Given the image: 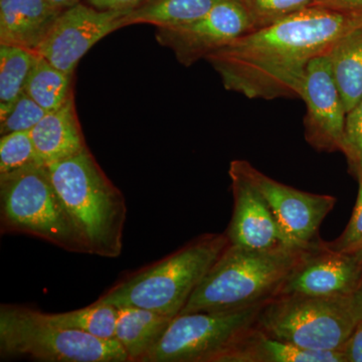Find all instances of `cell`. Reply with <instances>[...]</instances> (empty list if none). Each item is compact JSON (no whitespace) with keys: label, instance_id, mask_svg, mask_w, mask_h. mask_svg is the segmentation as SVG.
I'll return each mask as SVG.
<instances>
[{"label":"cell","instance_id":"5bb4252c","mask_svg":"<svg viewBox=\"0 0 362 362\" xmlns=\"http://www.w3.org/2000/svg\"><path fill=\"white\" fill-rule=\"evenodd\" d=\"M228 175L235 202L226 232L230 244L252 250L296 247L290 244L261 194L233 169H228Z\"/></svg>","mask_w":362,"mask_h":362},{"label":"cell","instance_id":"d6a6232c","mask_svg":"<svg viewBox=\"0 0 362 362\" xmlns=\"http://www.w3.org/2000/svg\"><path fill=\"white\" fill-rule=\"evenodd\" d=\"M52 6L59 9V11H65L66 8L76 6V4H81L82 0H47Z\"/></svg>","mask_w":362,"mask_h":362},{"label":"cell","instance_id":"cb8c5ba5","mask_svg":"<svg viewBox=\"0 0 362 362\" xmlns=\"http://www.w3.org/2000/svg\"><path fill=\"white\" fill-rule=\"evenodd\" d=\"M45 164L40 158L30 131L8 133L0 139V175Z\"/></svg>","mask_w":362,"mask_h":362},{"label":"cell","instance_id":"7402d4cb","mask_svg":"<svg viewBox=\"0 0 362 362\" xmlns=\"http://www.w3.org/2000/svg\"><path fill=\"white\" fill-rule=\"evenodd\" d=\"M73 77L40 56L26 83L25 92L45 111H56L73 94Z\"/></svg>","mask_w":362,"mask_h":362},{"label":"cell","instance_id":"f1b7e54d","mask_svg":"<svg viewBox=\"0 0 362 362\" xmlns=\"http://www.w3.org/2000/svg\"><path fill=\"white\" fill-rule=\"evenodd\" d=\"M313 6L325 7L362 21V0H314Z\"/></svg>","mask_w":362,"mask_h":362},{"label":"cell","instance_id":"4dcf8cb0","mask_svg":"<svg viewBox=\"0 0 362 362\" xmlns=\"http://www.w3.org/2000/svg\"><path fill=\"white\" fill-rule=\"evenodd\" d=\"M342 352L346 362H362V319L357 322Z\"/></svg>","mask_w":362,"mask_h":362},{"label":"cell","instance_id":"4fadbf2b","mask_svg":"<svg viewBox=\"0 0 362 362\" xmlns=\"http://www.w3.org/2000/svg\"><path fill=\"white\" fill-rule=\"evenodd\" d=\"M299 98L306 105L304 134L308 144L317 151H342L347 112L327 54L316 57L309 63Z\"/></svg>","mask_w":362,"mask_h":362},{"label":"cell","instance_id":"e0dca14e","mask_svg":"<svg viewBox=\"0 0 362 362\" xmlns=\"http://www.w3.org/2000/svg\"><path fill=\"white\" fill-rule=\"evenodd\" d=\"M218 362H346V358L342 351H316L276 339L255 325Z\"/></svg>","mask_w":362,"mask_h":362},{"label":"cell","instance_id":"d6986e66","mask_svg":"<svg viewBox=\"0 0 362 362\" xmlns=\"http://www.w3.org/2000/svg\"><path fill=\"white\" fill-rule=\"evenodd\" d=\"M326 54L345 110L349 112L362 99V28L345 33Z\"/></svg>","mask_w":362,"mask_h":362},{"label":"cell","instance_id":"4316f807","mask_svg":"<svg viewBox=\"0 0 362 362\" xmlns=\"http://www.w3.org/2000/svg\"><path fill=\"white\" fill-rule=\"evenodd\" d=\"M341 152L346 157L350 173L358 177L362 173V99L347 112Z\"/></svg>","mask_w":362,"mask_h":362},{"label":"cell","instance_id":"2e32d148","mask_svg":"<svg viewBox=\"0 0 362 362\" xmlns=\"http://www.w3.org/2000/svg\"><path fill=\"white\" fill-rule=\"evenodd\" d=\"M40 158L45 165L65 160L87 147L76 111L74 93L58 110L47 112L30 130Z\"/></svg>","mask_w":362,"mask_h":362},{"label":"cell","instance_id":"484cf974","mask_svg":"<svg viewBox=\"0 0 362 362\" xmlns=\"http://www.w3.org/2000/svg\"><path fill=\"white\" fill-rule=\"evenodd\" d=\"M47 113L25 92L6 113L0 114V134L30 131Z\"/></svg>","mask_w":362,"mask_h":362},{"label":"cell","instance_id":"ac0fdd59","mask_svg":"<svg viewBox=\"0 0 362 362\" xmlns=\"http://www.w3.org/2000/svg\"><path fill=\"white\" fill-rule=\"evenodd\" d=\"M173 319L140 307H117L115 338L130 362H142L160 341Z\"/></svg>","mask_w":362,"mask_h":362},{"label":"cell","instance_id":"277c9868","mask_svg":"<svg viewBox=\"0 0 362 362\" xmlns=\"http://www.w3.org/2000/svg\"><path fill=\"white\" fill-rule=\"evenodd\" d=\"M228 245L226 233L202 235L170 256L124 278L97 301L116 308L140 307L175 318Z\"/></svg>","mask_w":362,"mask_h":362},{"label":"cell","instance_id":"7a4b0ae2","mask_svg":"<svg viewBox=\"0 0 362 362\" xmlns=\"http://www.w3.org/2000/svg\"><path fill=\"white\" fill-rule=\"evenodd\" d=\"M311 245L270 250L228 245L178 315L235 310L270 301Z\"/></svg>","mask_w":362,"mask_h":362},{"label":"cell","instance_id":"5b68a950","mask_svg":"<svg viewBox=\"0 0 362 362\" xmlns=\"http://www.w3.org/2000/svg\"><path fill=\"white\" fill-rule=\"evenodd\" d=\"M0 220L2 232L26 233L65 251L89 254L45 164L0 175Z\"/></svg>","mask_w":362,"mask_h":362},{"label":"cell","instance_id":"9c48e42d","mask_svg":"<svg viewBox=\"0 0 362 362\" xmlns=\"http://www.w3.org/2000/svg\"><path fill=\"white\" fill-rule=\"evenodd\" d=\"M230 168L240 173L261 194L290 244L306 247L317 240L319 226L332 211L337 199L283 185L247 160H233Z\"/></svg>","mask_w":362,"mask_h":362},{"label":"cell","instance_id":"d4e9b609","mask_svg":"<svg viewBox=\"0 0 362 362\" xmlns=\"http://www.w3.org/2000/svg\"><path fill=\"white\" fill-rule=\"evenodd\" d=\"M244 7L252 30L266 28L313 6L314 0H237Z\"/></svg>","mask_w":362,"mask_h":362},{"label":"cell","instance_id":"f546056e","mask_svg":"<svg viewBox=\"0 0 362 362\" xmlns=\"http://www.w3.org/2000/svg\"><path fill=\"white\" fill-rule=\"evenodd\" d=\"M86 4L102 11H128L147 4L150 0H85Z\"/></svg>","mask_w":362,"mask_h":362},{"label":"cell","instance_id":"52a82bcc","mask_svg":"<svg viewBox=\"0 0 362 362\" xmlns=\"http://www.w3.org/2000/svg\"><path fill=\"white\" fill-rule=\"evenodd\" d=\"M357 322L350 297L285 295L262 306L256 326L301 349L342 351Z\"/></svg>","mask_w":362,"mask_h":362},{"label":"cell","instance_id":"83f0119b","mask_svg":"<svg viewBox=\"0 0 362 362\" xmlns=\"http://www.w3.org/2000/svg\"><path fill=\"white\" fill-rule=\"evenodd\" d=\"M357 180L359 182L358 195L349 225L337 240L326 243L334 251L354 252L362 249V173Z\"/></svg>","mask_w":362,"mask_h":362},{"label":"cell","instance_id":"1f68e13d","mask_svg":"<svg viewBox=\"0 0 362 362\" xmlns=\"http://www.w3.org/2000/svg\"><path fill=\"white\" fill-rule=\"evenodd\" d=\"M350 302H351L352 309H354V315H356L357 320L362 319V276L361 282L356 289V291L352 293L350 296Z\"/></svg>","mask_w":362,"mask_h":362},{"label":"cell","instance_id":"7c38bea8","mask_svg":"<svg viewBox=\"0 0 362 362\" xmlns=\"http://www.w3.org/2000/svg\"><path fill=\"white\" fill-rule=\"evenodd\" d=\"M362 276V249L334 251L326 243H312L301 261L285 279L276 295L350 297Z\"/></svg>","mask_w":362,"mask_h":362},{"label":"cell","instance_id":"603a6c76","mask_svg":"<svg viewBox=\"0 0 362 362\" xmlns=\"http://www.w3.org/2000/svg\"><path fill=\"white\" fill-rule=\"evenodd\" d=\"M44 314L47 320L62 327L82 331L102 339H116L117 308L113 305L96 301L77 310Z\"/></svg>","mask_w":362,"mask_h":362},{"label":"cell","instance_id":"44dd1931","mask_svg":"<svg viewBox=\"0 0 362 362\" xmlns=\"http://www.w3.org/2000/svg\"><path fill=\"white\" fill-rule=\"evenodd\" d=\"M39 57L23 47L0 45V114L6 113L25 93Z\"/></svg>","mask_w":362,"mask_h":362},{"label":"cell","instance_id":"9a60e30c","mask_svg":"<svg viewBox=\"0 0 362 362\" xmlns=\"http://www.w3.org/2000/svg\"><path fill=\"white\" fill-rule=\"evenodd\" d=\"M61 13L47 0H0V45L37 51Z\"/></svg>","mask_w":362,"mask_h":362},{"label":"cell","instance_id":"30bf717a","mask_svg":"<svg viewBox=\"0 0 362 362\" xmlns=\"http://www.w3.org/2000/svg\"><path fill=\"white\" fill-rule=\"evenodd\" d=\"M251 32V21L244 7L237 0H220L192 23L157 28L156 40L173 52L181 65L190 66Z\"/></svg>","mask_w":362,"mask_h":362},{"label":"cell","instance_id":"8992f818","mask_svg":"<svg viewBox=\"0 0 362 362\" xmlns=\"http://www.w3.org/2000/svg\"><path fill=\"white\" fill-rule=\"evenodd\" d=\"M0 354L45 362H130L117 339L62 327L44 312L11 304L0 306Z\"/></svg>","mask_w":362,"mask_h":362},{"label":"cell","instance_id":"3957f363","mask_svg":"<svg viewBox=\"0 0 362 362\" xmlns=\"http://www.w3.org/2000/svg\"><path fill=\"white\" fill-rule=\"evenodd\" d=\"M47 166L88 252L104 258L120 256L127 218L125 197L105 175L88 147Z\"/></svg>","mask_w":362,"mask_h":362},{"label":"cell","instance_id":"6da1fadb","mask_svg":"<svg viewBox=\"0 0 362 362\" xmlns=\"http://www.w3.org/2000/svg\"><path fill=\"white\" fill-rule=\"evenodd\" d=\"M362 21L311 6L238 37L206 59L223 87L249 99L299 98L307 66Z\"/></svg>","mask_w":362,"mask_h":362},{"label":"cell","instance_id":"ba28073f","mask_svg":"<svg viewBox=\"0 0 362 362\" xmlns=\"http://www.w3.org/2000/svg\"><path fill=\"white\" fill-rule=\"evenodd\" d=\"M263 304L226 311L181 314L142 362H218L256 325Z\"/></svg>","mask_w":362,"mask_h":362},{"label":"cell","instance_id":"ffe728a7","mask_svg":"<svg viewBox=\"0 0 362 362\" xmlns=\"http://www.w3.org/2000/svg\"><path fill=\"white\" fill-rule=\"evenodd\" d=\"M220 0H150L124 16V25L170 28L192 23L209 13Z\"/></svg>","mask_w":362,"mask_h":362},{"label":"cell","instance_id":"8fae6325","mask_svg":"<svg viewBox=\"0 0 362 362\" xmlns=\"http://www.w3.org/2000/svg\"><path fill=\"white\" fill-rule=\"evenodd\" d=\"M127 13L102 11L81 2L62 11L35 52L74 76L78 62L99 40L125 28L124 16Z\"/></svg>","mask_w":362,"mask_h":362}]
</instances>
